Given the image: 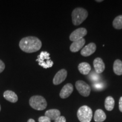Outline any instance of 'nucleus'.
I'll return each instance as SVG.
<instances>
[{
  "label": "nucleus",
  "mask_w": 122,
  "mask_h": 122,
  "mask_svg": "<svg viewBox=\"0 0 122 122\" xmlns=\"http://www.w3.org/2000/svg\"><path fill=\"white\" fill-rule=\"evenodd\" d=\"M112 25L117 30L122 29V15H119L114 19L112 22Z\"/></svg>",
  "instance_id": "nucleus-19"
},
{
  "label": "nucleus",
  "mask_w": 122,
  "mask_h": 122,
  "mask_svg": "<svg viewBox=\"0 0 122 122\" xmlns=\"http://www.w3.org/2000/svg\"><path fill=\"white\" fill-rule=\"evenodd\" d=\"M77 116L80 122H91L93 117L92 110L89 107L84 105L79 108Z\"/></svg>",
  "instance_id": "nucleus-3"
},
{
  "label": "nucleus",
  "mask_w": 122,
  "mask_h": 122,
  "mask_svg": "<svg viewBox=\"0 0 122 122\" xmlns=\"http://www.w3.org/2000/svg\"><path fill=\"white\" fill-rule=\"evenodd\" d=\"M87 34V30L84 28H79L73 31L70 36V40L71 41H76L83 39Z\"/></svg>",
  "instance_id": "nucleus-7"
},
{
  "label": "nucleus",
  "mask_w": 122,
  "mask_h": 122,
  "mask_svg": "<svg viewBox=\"0 0 122 122\" xmlns=\"http://www.w3.org/2000/svg\"><path fill=\"white\" fill-rule=\"evenodd\" d=\"M94 68L96 72L100 74L103 72L105 68V65L102 59L101 58H96L93 61Z\"/></svg>",
  "instance_id": "nucleus-11"
},
{
  "label": "nucleus",
  "mask_w": 122,
  "mask_h": 122,
  "mask_svg": "<svg viewBox=\"0 0 122 122\" xmlns=\"http://www.w3.org/2000/svg\"><path fill=\"white\" fill-rule=\"evenodd\" d=\"M85 40L84 39H81L79 40L72 42L70 46V50L73 53H76L79 51L82 48H83L84 45H85Z\"/></svg>",
  "instance_id": "nucleus-12"
},
{
  "label": "nucleus",
  "mask_w": 122,
  "mask_h": 122,
  "mask_svg": "<svg viewBox=\"0 0 122 122\" xmlns=\"http://www.w3.org/2000/svg\"><path fill=\"white\" fill-rule=\"evenodd\" d=\"M76 89L81 95L84 97H88L91 93V88L88 84L82 80H78L76 82Z\"/></svg>",
  "instance_id": "nucleus-6"
},
{
  "label": "nucleus",
  "mask_w": 122,
  "mask_h": 122,
  "mask_svg": "<svg viewBox=\"0 0 122 122\" xmlns=\"http://www.w3.org/2000/svg\"><path fill=\"white\" fill-rule=\"evenodd\" d=\"M115 105V101L113 97L111 96H108L106 97L105 101V107L107 111H112Z\"/></svg>",
  "instance_id": "nucleus-17"
},
{
  "label": "nucleus",
  "mask_w": 122,
  "mask_h": 122,
  "mask_svg": "<svg viewBox=\"0 0 122 122\" xmlns=\"http://www.w3.org/2000/svg\"><path fill=\"white\" fill-rule=\"evenodd\" d=\"M30 106L36 110H43L46 108V101L41 96H34L30 99Z\"/></svg>",
  "instance_id": "nucleus-4"
},
{
  "label": "nucleus",
  "mask_w": 122,
  "mask_h": 122,
  "mask_svg": "<svg viewBox=\"0 0 122 122\" xmlns=\"http://www.w3.org/2000/svg\"><path fill=\"white\" fill-rule=\"evenodd\" d=\"M0 111H1V106H0Z\"/></svg>",
  "instance_id": "nucleus-28"
},
{
  "label": "nucleus",
  "mask_w": 122,
  "mask_h": 122,
  "mask_svg": "<svg viewBox=\"0 0 122 122\" xmlns=\"http://www.w3.org/2000/svg\"><path fill=\"white\" fill-rule=\"evenodd\" d=\"M94 89L98 90V91H101L104 88V85L102 83H97L93 85Z\"/></svg>",
  "instance_id": "nucleus-20"
},
{
  "label": "nucleus",
  "mask_w": 122,
  "mask_h": 122,
  "mask_svg": "<svg viewBox=\"0 0 122 122\" xmlns=\"http://www.w3.org/2000/svg\"><path fill=\"white\" fill-rule=\"evenodd\" d=\"M67 76V72L65 69H62L58 72L53 79V83L54 85H58L65 80Z\"/></svg>",
  "instance_id": "nucleus-8"
},
{
  "label": "nucleus",
  "mask_w": 122,
  "mask_h": 122,
  "mask_svg": "<svg viewBox=\"0 0 122 122\" xmlns=\"http://www.w3.org/2000/svg\"><path fill=\"white\" fill-rule=\"evenodd\" d=\"M74 91V87L73 85L70 83H68L66 84L65 86L61 89L59 93V96L61 98H66L71 95Z\"/></svg>",
  "instance_id": "nucleus-10"
},
{
  "label": "nucleus",
  "mask_w": 122,
  "mask_h": 122,
  "mask_svg": "<svg viewBox=\"0 0 122 122\" xmlns=\"http://www.w3.org/2000/svg\"><path fill=\"white\" fill-rule=\"evenodd\" d=\"M106 119V114L102 110L98 109L96 111L94 115V120L96 122H102Z\"/></svg>",
  "instance_id": "nucleus-16"
},
{
  "label": "nucleus",
  "mask_w": 122,
  "mask_h": 122,
  "mask_svg": "<svg viewBox=\"0 0 122 122\" xmlns=\"http://www.w3.org/2000/svg\"><path fill=\"white\" fill-rule=\"evenodd\" d=\"M78 69L81 74L86 75L89 74L91 70V67L89 64L86 62H81L78 66Z\"/></svg>",
  "instance_id": "nucleus-15"
},
{
  "label": "nucleus",
  "mask_w": 122,
  "mask_h": 122,
  "mask_svg": "<svg viewBox=\"0 0 122 122\" xmlns=\"http://www.w3.org/2000/svg\"><path fill=\"white\" fill-rule=\"evenodd\" d=\"M119 109L120 112H122V97H121L119 99Z\"/></svg>",
  "instance_id": "nucleus-25"
},
{
  "label": "nucleus",
  "mask_w": 122,
  "mask_h": 122,
  "mask_svg": "<svg viewBox=\"0 0 122 122\" xmlns=\"http://www.w3.org/2000/svg\"><path fill=\"white\" fill-rule=\"evenodd\" d=\"M42 43L37 37L28 36L24 37L19 42V47L24 52L31 53L38 51L41 48Z\"/></svg>",
  "instance_id": "nucleus-1"
},
{
  "label": "nucleus",
  "mask_w": 122,
  "mask_h": 122,
  "mask_svg": "<svg viewBox=\"0 0 122 122\" xmlns=\"http://www.w3.org/2000/svg\"><path fill=\"white\" fill-rule=\"evenodd\" d=\"M114 72L117 75H122V61L120 59H117L115 61L113 65Z\"/></svg>",
  "instance_id": "nucleus-18"
},
{
  "label": "nucleus",
  "mask_w": 122,
  "mask_h": 122,
  "mask_svg": "<svg viewBox=\"0 0 122 122\" xmlns=\"http://www.w3.org/2000/svg\"><path fill=\"white\" fill-rule=\"evenodd\" d=\"M45 116L48 117L51 120H55L61 116V112L57 109H50L47 110Z\"/></svg>",
  "instance_id": "nucleus-14"
},
{
  "label": "nucleus",
  "mask_w": 122,
  "mask_h": 122,
  "mask_svg": "<svg viewBox=\"0 0 122 122\" xmlns=\"http://www.w3.org/2000/svg\"><path fill=\"white\" fill-rule=\"evenodd\" d=\"M89 78L90 80L94 81H96L98 80V79L100 78V77H99L98 74H97V73H95V74L94 73H92L91 74V76H90Z\"/></svg>",
  "instance_id": "nucleus-21"
},
{
  "label": "nucleus",
  "mask_w": 122,
  "mask_h": 122,
  "mask_svg": "<svg viewBox=\"0 0 122 122\" xmlns=\"http://www.w3.org/2000/svg\"><path fill=\"white\" fill-rule=\"evenodd\" d=\"M96 1V2H102V0H98H98H97V1Z\"/></svg>",
  "instance_id": "nucleus-27"
},
{
  "label": "nucleus",
  "mask_w": 122,
  "mask_h": 122,
  "mask_svg": "<svg viewBox=\"0 0 122 122\" xmlns=\"http://www.w3.org/2000/svg\"><path fill=\"white\" fill-rule=\"evenodd\" d=\"M27 122H35V120L33 119H30Z\"/></svg>",
  "instance_id": "nucleus-26"
},
{
  "label": "nucleus",
  "mask_w": 122,
  "mask_h": 122,
  "mask_svg": "<svg viewBox=\"0 0 122 122\" xmlns=\"http://www.w3.org/2000/svg\"><path fill=\"white\" fill-rule=\"evenodd\" d=\"M54 122H66V119L63 116H60L57 119L54 120Z\"/></svg>",
  "instance_id": "nucleus-23"
},
{
  "label": "nucleus",
  "mask_w": 122,
  "mask_h": 122,
  "mask_svg": "<svg viewBox=\"0 0 122 122\" xmlns=\"http://www.w3.org/2000/svg\"><path fill=\"white\" fill-rule=\"evenodd\" d=\"M88 13L86 10L81 7H77L72 13V20L75 25H79L88 17Z\"/></svg>",
  "instance_id": "nucleus-2"
},
{
  "label": "nucleus",
  "mask_w": 122,
  "mask_h": 122,
  "mask_svg": "<svg viewBox=\"0 0 122 122\" xmlns=\"http://www.w3.org/2000/svg\"><path fill=\"white\" fill-rule=\"evenodd\" d=\"M36 61L39 65L44 68H50L53 66V62L50 59V54L47 51H41L39 56Z\"/></svg>",
  "instance_id": "nucleus-5"
},
{
  "label": "nucleus",
  "mask_w": 122,
  "mask_h": 122,
  "mask_svg": "<svg viewBox=\"0 0 122 122\" xmlns=\"http://www.w3.org/2000/svg\"><path fill=\"white\" fill-rule=\"evenodd\" d=\"M4 97L6 100L12 103H15L18 101V96L15 93L11 91H6L4 92Z\"/></svg>",
  "instance_id": "nucleus-13"
},
{
  "label": "nucleus",
  "mask_w": 122,
  "mask_h": 122,
  "mask_svg": "<svg viewBox=\"0 0 122 122\" xmlns=\"http://www.w3.org/2000/svg\"><path fill=\"white\" fill-rule=\"evenodd\" d=\"M96 45L93 42H91L82 49L80 54L84 57H88L95 52Z\"/></svg>",
  "instance_id": "nucleus-9"
},
{
  "label": "nucleus",
  "mask_w": 122,
  "mask_h": 122,
  "mask_svg": "<svg viewBox=\"0 0 122 122\" xmlns=\"http://www.w3.org/2000/svg\"><path fill=\"white\" fill-rule=\"evenodd\" d=\"M39 122H51V120L46 116H42L39 118Z\"/></svg>",
  "instance_id": "nucleus-22"
},
{
  "label": "nucleus",
  "mask_w": 122,
  "mask_h": 122,
  "mask_svg": "<svg viewBox=\"0 0 122 122\" xmlns=\"http://www.w3.org/2000/svg\"><path fill=\"white\" fill-rule=\"evenodd\" d=\"M5 68V65L4 62L0 59V73H1L4 71Z\"/></svg>",
  "instance_id": "nucleus-24"
}]
</instances>
